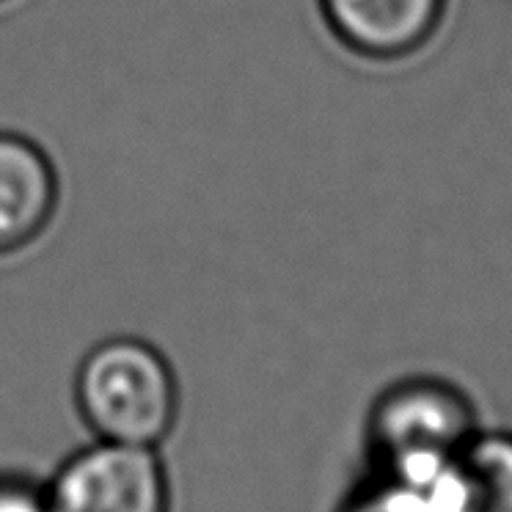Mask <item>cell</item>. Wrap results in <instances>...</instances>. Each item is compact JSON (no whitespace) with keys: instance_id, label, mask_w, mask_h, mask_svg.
Masks as SVG:
<instances>
[{"instance_id":"cell-1","label":"cell","mask_w":512,"mask_h":512,"mask_svg":"<svg viewBox=\"0 0 512 512\" xmlns=\"http://www.w3.org/2000/svg\"><path fill=\"white\" fill-rule=\"evenodd\" d=\"M75 405L97 441L157 449L177 427V372L152 342L111 336L78 364Z\"/></svg>"},{"instance_id":"cell-2","label":"cell","mask_w":512,"mask_h":512,"mask_svg":"<svg viewBox=\"0 0 512 512\" xmlns=\"http://www.w3.org/2000/svg\"><path fill=\"white\" fill-rule=\"evenodd\" d=\"M477 430V408L452 380H394L369 405V463L383 474L433 485Z\"/></svg>"},{"instance_id":"cell-3","label":"cell","mask_w":512,"mask_h":512,"mask_svg":"<svg viewBox=\"0 0 512 512\" xmlns=\"http://www.w3.org/2000/svg\"><path fill=\"white\" fill-rule=\"evenodd\" d=\"M50 512H171V485L152 446L94 441L45 488Z\"/></svg>"},{"instance_id":"cell-4","label":"cell","mask_w":512,"mask_h":512,"mask_svg":"<svg viewBox=\"0 0 512 512\" xmlns=\"http://www.w3.org/2000/svg\"><path fill=\"white\" fill-rule=\"evenodd\" d=\"M328 31L353 56L394 64L430 45L449 0H317Z\"/></svg>"},{"instance_id":"cell-5","label":"cell","mask_w":512,"mask_h":512,"mask_svg":"<svg viewBox=\"0 0 512 512\" xmlns=\"http://www.w3.org/2000/svg\"><path fill=\"white\" fill-rule=\"evenodd\" d=\"M61 179L34 138L0 130V259L31 245L56 221Z\"/></svg>"},{"instance_id":"cell-6","label":"cell","mask_w":512,"mask_h":512,"mask_svg":"<svg viewBox=\"0 0 512 512\" xmlns=\"http://www.w3.org/2000/svg\"><path fill=\"white\" fill-rule=\"evenodd\" d=\"M435 512H512V433L482 430L433 482Z\"/></svg>"},{"instance_id":"cell-7","label":"cell","mask_w":512,"mask_h":512,"mask_svg":"<svg viewBox=\"0 0 512 512\" xmlns=\"http://www.w3.org/2000/svg\"><path fill=\"white\" fill-rule=\"evenodd\" d=\"M433 485H419L411 479L369 471V477L358 485L339 512H435Z\"/></svg>"},{"instance_id":"cell-8","label":"cell","mask_w":512,"mask_h":512,"mask_svg":"<svg viewBox=\"0 0 512 512\" xmlns=\"http://www.w3.org/2000/svg\"><path fill=\"white\" fill-rule=\"evenodd\" d=\"M0 512H50L45 490H36L23 479H0Z\"/></svg>"},{"instance_id":"cell-9","label":"cell","mask_w":512,"mask_h":512,"mask_svg":"<svg viewBox=\"0 0 512 512\" xmlns=\"http://www.w3.org/2000/svg\"><path fill=\"white\" fill-rule=\"evenodd\" d=\"M0 3H9V0H0Z\"/></svg>"}]
</instances>
